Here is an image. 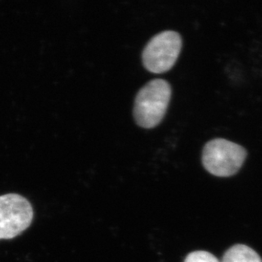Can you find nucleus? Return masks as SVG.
<instances>
[{"instance_id":"obj_1","label":"nucleus","mask_w":262,"mask_h":262,"mask_svg":"<svg viewBox=\"0 0 262 262\" xmlns=\"http://www.w3.org/2000/svg\"><path fill=\"white\" fill-rule=\"evenodd\" d=\"M171 97V85L166 80L154 79L138 92L134 100V117L143 128L158 126L163 120Z\"/></svg>"},{"instance_id":"obj_2","label":"nucleus","mask_w":262,"mask_h":262,"mask_svg":"<svg viewBox=\"0 0 262 262\" xmlns=\"http://www.w3.org/2000/svg\"><path fill=\"white\" fill-rule=\"evenodd\" d=\"M247 151L239 144L224 139H215L207 142L202 152V163L210 174L228 178L239 171Z\"/></svg>"},{"instance_id":"obj_3","label":"nucleus","mask_w":262,"mask_h":262,"mask_svg":"<svg viewBox=\"0 0 262 262\" xmlns=\"http://www.w3.org/2000/svg\"><path fill=\"white\" fill-rule=\"evenodd\" d=\"M182 37L178 32L165 31L152 37L142 54L145 69L151 73L168 72L176 64L182 50Z\"/></svg>"},{"instance_id":"obj_4","label":"nucleus","mask_w":262,"mask_h":262,"mask_svg":"<svg viewBox=\"0 0 262 262\" xmlns=\"http://www.w3.org/2000/svg\"><path fill=\"white\" fill-rule=\"evenodd\" d=\"M28 199L17 193L0 196V240L11 239L27 230L33 220Z\"/></svg>"},{"instance_id":"obj_5","label":"nucleus","mask_w":262,"mask_h":262,"mask_svg":"<svg viewBox=\"0 0 262 262\" xmlns=\"http://www.w3.org/2000/svg\"><path fill=\"white\" fill-rule=\"evenodd\" d=\"M221 262H262L256 251L245 245H236L226 251Z\"/></svg>"},{"instance_id":"obj_6","label":"nucleus","mask_w":262,"mask_h":262,"mask_svg":"<svg viewBox=\"0 0 262 262\" xmlns=\"http://www.w3.org/2000/svg\"><path fill=\"white\" fill-rule=\"evenodd\" d=\"M184 262H221L217 258L214 256L212 254L204 251V250H198L190 253L187 256Z\"/></svg>"}]
</instances>
